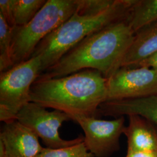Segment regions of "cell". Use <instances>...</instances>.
Wrapping results in <instances>:
<instances>
[{
    "instance_id": "6da1fadb",
    "label": "cell",
    "mask_w": 157,
    "mask_h": 157,
    "mask_svg": "<svg viewBox=\"0 0 157 157\" xmlns=\"http://www.w3.org/2000/svg\"><path fill=\"white\" fill-rule=\"evenodd\" d=\"M133 2L78 0V9L73 15L47 36L34 51L32 57L40 58L41 74L86 37L127 19Z\"/></svg>"
},
{
    "instance_id": "7a4b0ae2",
    "label": "cell",
    "mask_w": 157,
    "mask_h": 157,
    "mask_svg": "<svg viewBox=\"0 0 157 157\" xmlns=\"http://www.w3.org/2000/svg\"><path fill=\"white\" fill-rule=\"evenodd\" d=\"M128 19L86 37L37 80L61 78L84 69H94L109 78L121 67L135 37Z\"/></svg>"
},
{
    "instance_id": "3957f363",
    "label": "cell",
    "mask_w": 157,
    "mask_h": 157,
    "mask_svg": "<svg viewBox=\"0 0 157 157\" xmlns=\"http://www.w3.org/2000/svg\"><path fill=\"white\" fill-rule=\"evenodd\" d=\"M107 78L94 69L61 78L38 79L30 90V101L72 116L96 117L107 101Z\"/></svg>"
},
{
    "instance_id": "277c9868",
    "label": "cell",
    "mask_w": 157,
    "mask_h": 157,
    "mask_svg": "<svg viewBox=\"0 0 157 157\" xmlns=\"http://www.w3.org/2000/svg\"><path fill=\"white\" fill-rule=\"evenodd\" d=\"M78 0H47L45 5L26 25L12 29V67L30 59L47 36L76 11Z\"/></svg>"
},
{
    "instance_id": "5b68a950",
    "label": "cell",
    "mask_w": 157,
    "mask_h": 157,
    "mask_svg": "<svg viewBox=\"0 0 157 157\" xmlns=\"http://www.w3.org/2000/svg\"><path fill=\"white\" fill-rule=\"evenodd\" d=\"M41 73L39 56L13 66L0 75V121L16 120L23 107L30 101L32 85Z\"/></svg>"
},
{
    "instance_id": "8992f818",
    "label": "cell",
    "mask_w": 157,
    "mask_h": 157,
    "mask_svg": "<svg viewBox=\"0 0 157 157\" xmlns=\"http://www.w3.org/2000/svg\"><path fill=\"white\" fill-rule=\"evenodd\" d=\"M16 119L34 132L48 148H65L84 142V137L82 136L69 140L60 137L59 129L62 124L71 120L67 114L61 111H48L44 107L30 102L17 113Z\"/></svg>"
},
{
    "instance_id": "52a82bcc",
    "label": "cell",
    "mask_w": 157,
    "mask_h": 157,
    "mask_svg": "<svg viewBox=\"0 0 157 157\" xmlns=\"http://www.w3.org/2000/svg\"><path fill=\"white\" fill-rule=\"evenodd\" d=\"M157 94V71L146 67H120L107 78V101Z\"/></svg>"
},
{
    "instance_id": "ba28073f",
    "label": "cell",
    "mask_w": 157,
    "mask_h": 157,
    "mask_svg": "<svg viewBox=\"0 0 157 157\" xmlns=\"http://www.w3.org/2000/svg\"><path fill=\"white\" fill-rule=\"evenodd\" d=\"M84 131V143L88 151L94 157H108L120 148L119 139L124 133V117L107 121L96 117L72 116Z\"/></svg>"
},
{
    "instance_id": "9c48e42d",
    "label": "cell",
    "mask_w": 157,
    "mask_h": 157,
    "mask_svg": "<svg viewBox=\"0 0 157 157\" xmlns=\"http://www.w3.org/2000/svg\"><path fill=\"white\" fill-rule=\"evenodd\" d=\"M39 138L17 119L4 123L0 133V157H36L43 148Z\"/></svg>"
},
{
    "instance_id": "30bf717a",
    "label": "cell",
    "mask_w": 157,
    "mask_h": 157,
    "mask_svg": "<svg viewBox=\"0 0 157 157\" xmlns=\"http://www.w3.org/2000/svg\"><path fill=\"white\" fill-rule=\"evenodd\" d=\"M98 115L116 118L138 115L157 127V94L140 98L106 101L99 107Z\"/></svg>"
},
{
    "instance_id": "8fae6325",
    "label": "cell",
    "mask_w": 157,
    "mask_h": 157,
    "mask_svg": "<svg viewBox=\"0 0 157 157\" xmlns=\"http://www.w3.org/2000/svg\"><path fill=\"white\" fill-rule=\"evenodd\" d=\"M129 124L124 133L127 137L128 151L157 154V127L138 115H129Z\"/></svg>"
},
{
    "instance_id": "7c38bea8",
    "label": "cell",
    "mask_w": 157,
    "mask_h": 157,
    "mask_svg": "<svg viewBox=\"0 0 157 157\" xmlns=\"http://www.w3.org/2000/svg\"><path fill=\"white\" fill-rule=\"evenodd\" d=\"M157 52V22L141 29L124 56L122 67H135Z\"/></svg>"
},
{
    "instance_id": "4fadbf2b",
    "label": "cell",
    "mask_w": 157,
    "mask_h": 157,
    "mask_svg": "<svg viewBox=\"0 0 157 157\" xmlns=\"http://www.w3.org/2000/svg\"><path fill=\"white\" fill-rule=\"evenodd\" d=\"M128 20L135 33L157 22V0H134Z\"/></svg>"
},
{
    "instance_id": "5bb4252c",
    "label": "cell",
    "mask_w": 157,
    "mask_h": 157,
    "mask_svg": "<svg viewBox=\"0 0 157 157\" xmlns=\"http://www.w3.org/2000/svg\"><path fill=\"white\" fill-rule=\"evenodd\" d=\"M46 2V0H13L14 27L22 26L28 23Z\"/></svg>"
},
{
    "instance_id": "9a60e30c",
    "label": "cell",
    "mask_w": 157,
    "mask_h": 157,
    "mask_svg": "<svg viewBox=\"0 0 157 157\" xmlns=\"http://www.w3.org/2000/svg\"><path fill=\"white\" fill-rule=\"evenodd\" d=\"M12 29L0 14V72H4L12 67Z\"/></svg>"
},
{
    "instance_id": "2e32d148",
    "label": "cell",
    "mask_w": 157,
    "mask_h": 157,
    "mask_svg": "<svg viewBox=\"0 0 157 157\" xmlns=\"http://www.w3.org/2000/svg\"><path fill=\"white\" fill-rule=\"evenodd\" d=\"M84 142L61 148H44L36 157H93Z\"/></svg>"
},
{
    "instance_id": "e0dca14e",
    "label": "cell",
    "mask_w": 157,
    "mask_h": 157,
    "mask_svg": "<svg viewBox=\"0 0 157 157\" xmlns=\"http://www.w3.org/2000/svg\"><path fill=\"white\" fill-rule=\"evenodd\" d=\"M0 14L12 28L14 27L13 19V0H0Z\"/></svg>"
},
{
    "instance_id": "ac0fdd59",
    "label": "cell",
    "mask_w": 157,
    "mask_h": 157,
    "mask_svg": "<svg viewBox=\"0 0 157 157\" xmlns=\"http://www.w3.org/2000/svg\"><path fill=\"white\" fill-rule=\"evenodd\" d=\"M137 67H151L157 71V52L153 56L148 57L144 61L141 62Z\"/></svg>"
},
{
    "instance_id": "d6986e66",
    "label": "cell",
    "mask_w": 157,
    "mask_h": 157,
    "mask_svg": "<svg viewBox=\"0 0 157 157\" xmlns=\"http://www.w3.org/2000/svg\"><path fill=\"white\" fill-rule=\"evenodd\" d=\"M126 157H157V154L147 152L127 151Z\"/></svg>"
},
{
    "instance_id": "ffe728a7",
    "label": "cell",
    "mask_w": 157,
    "mask_h": 157,
    "mask_svg": "<svg viewBox=\"0 0 157 157\" xmlns=\"http://www.w3.org/2000/svg\"></svg>"
}]
</instances>
